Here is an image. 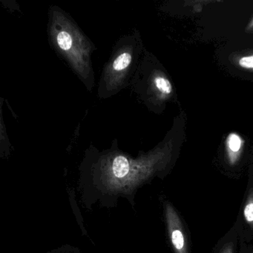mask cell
<instances>
[{"label":"cell","mask_w":253,"mask_h":253,"mask_svg":"<svg viewBox=\"0 0 253 253\" xmlns=\"http://www.w3.org/2000/svg\"><path fill=\"white\" fill-rule=\"evenodd\" d=\"M163 169V161L152 154L132 158L115 149L88 152L79 168L81 203L87 210L96 204L111 209L123 198L134 210L139 189L161 175Z\"/></svg>","instance_id":"6da1fadb"},{"label":"cell","mask_w":253,"mask_h":253,"mask_svg":"<svg viewBox=\"0 0 253 253\" xmlns=\"http://www.w3.org/2000/svg\"><path fill=\"white\" fill-rule=\"evenodd\" d=\"M49 16L50 38L54 48L67 60L91 91L94 86V72L91 62L94 48L91 42L61 10L53 7Z\"/></svg>","instance_id":"7a4b0ae2"},{"label":"cell","mask_w":253,"mask_h":253,"mask_svg":"<svg viewBox=\"0 0 253 253\" xmlns=\"http://www.w3.org/2000/svg\"><path fill=\"white\" fill-rule=\"evenodd\" d=\"M140 49L138 34L125 37L117 43L100 78V98L115 95L131 84V78H134L138 68Z\"/></svg>","instance_id":"3957f363"},{"label":"cell","mask_w":253,"mask_h":253,"mask_svg":"<svg viewBox=\"0 0 253 253\" xmlns=\"http://www.w3.org/2000/svg\"><path fill=\"white\" fill-rule=\"evenodd\" d=\"M166 227L170 244L174 253H189L187 238L183 222L171 202L163 203Z\"/></svg>","instance_id":"277c9868"},{"label":"cell","mask_w":253,"mask_h":253,"mask_svg":"<svg viewBox=\"0 0 253 253\" xmlns=\"http://www.w3.org/2000/svg\"><path fill=\"white\" fill-rule=\"evenodd\" d=\"M243 212L245 221L253 229V186L249 191Z\"/></svg>","instance_id":"5b68a950"},{"label":"cell","mask_w":253,"mask_h":253,"mask_svg":"<svg viewBox=\"0 0 253 253\" xmlns=\"http://www.w3.org/2000/svg\"><path fill=\"white\" fill-rule=\"evenodd\" d=\"M153 84L156 89H158L163 94H171V91H172L171 83L165 77H155L154 78Z\"/></svg>","instance_id":"8992f818"},{"label":"cell","mask_w":253,"mask_h":253,"mask_svg":"<svg viewBox=\"0 0 253 253\" xmlns=\"http://www.w3.org/2000/svg\"><path fill=\"white\" fill-rule=\"evenodd\" d=\"M228 146L233 153L239 152L241 147V140L238 135L231 134L228 138Z\"/></svg>","instance_id":"52a82bcc"},{"label":"cell","mask_w":253,"mask_h":253,"mask_svg":"<svg viewBox=\"0 0 253 253\" xmlns=\"http://www.w3.org/2000/svg\"><path fill=\"white\" fill-rule=\"evenodd\" d=\"M44 253H81V252L78 247L70 245V244H65V245Z\"/></svg>","instance_id":"ba28073f"},{"label":"cell","mask_w":253,"mask_h":253,"mask_svg":"<svg viewBox=\"0 0 253 253\" xmlns=\"http://www.w3.org/2000/svg\"><path fill=\"white\" fill-rule=\"evenodd\" d=\"M239 65L245 69H253V55L247 56L240 59Z\"/></svg>","instance_id":"9c48e42d"},{"label":"cell","mask_w":253,"mask_h":253,"mask_svg":"<svg viewBox=\"0 0 253 253\" xmlns=\"http://www.w3.org/2000/svg\"><path fill=\"white\" fill-rule=\"evenodd\" d=\"M219 253H234V246L232 242L227 243L220 249Z\"/></svg>","instance_id":"30bf717a"},{"label":"cell","mask_w":253,"mask_h":253,"mask_svg":"<svg viewBox=\"0 0 253 253\" xmlns=\"http://www.w3.org/2000/svg\"></svg>","instance_id":"8fae6325"}]
</instances>
